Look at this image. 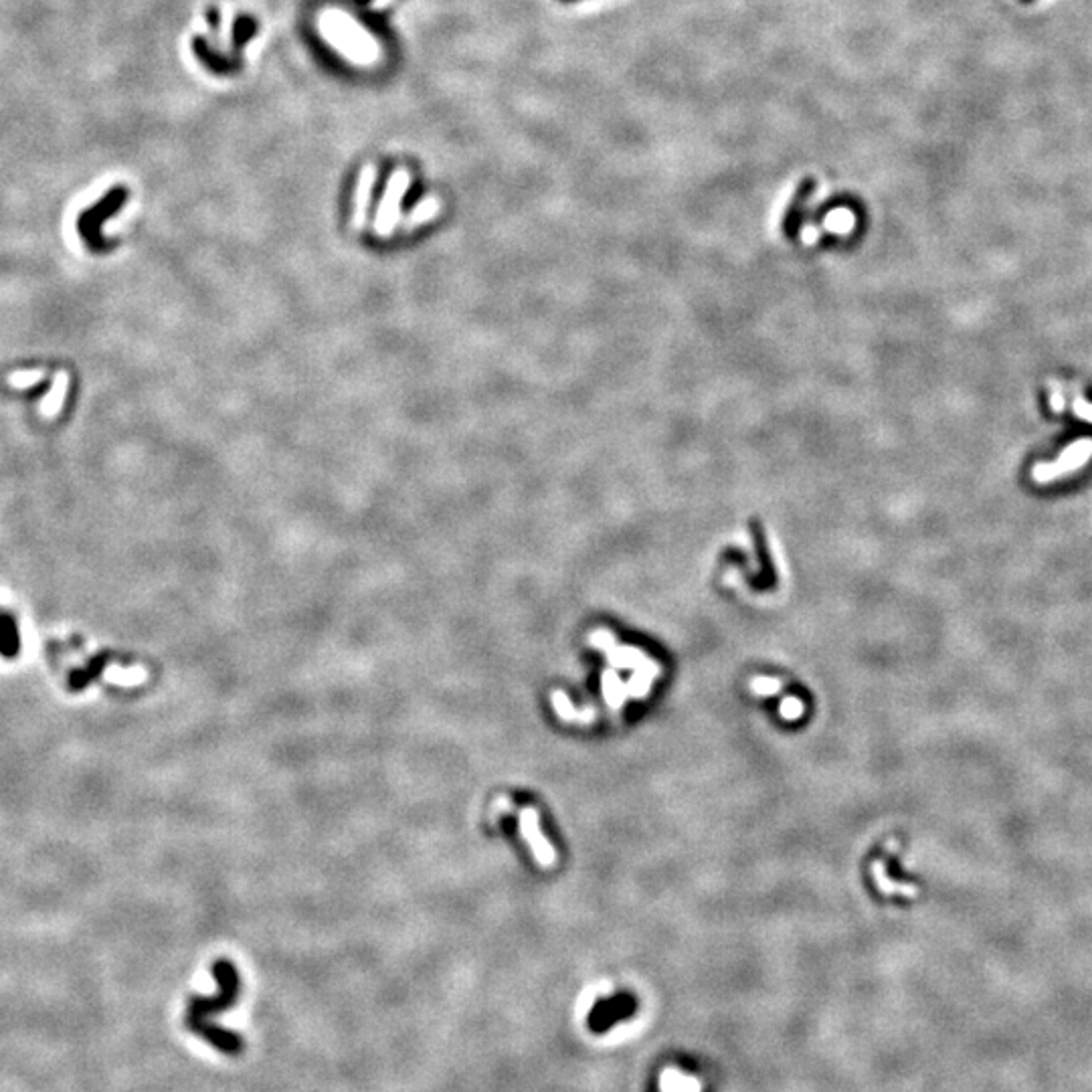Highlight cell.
I'll use <instances>...</instances> for the list:
<instances>
[{"mask_svg":"<svg viewBox=\"0 0 1092 1092\" xmlns=\"http://www.w3.org/2000/svg\"><path fill=\"white\" fill-rule=\"evenodd\" d=\"M213 975H215L219 984V993L215 997H193L189 1001V1007H186L184 1025L186 1030L193 1031L195 1036H199L207 1044L217 1048L225 1056L235 1058L245 1050V1040L241 1038L237 1031L221 1028V1025L213 1024L208 1018L235 1006V1001L239 997V975L235 965L225 961V959L213 965Z\"/></svg>","mask_w":1092,"mask_h":1092,"instance_id":"1","label":"cell"},{"mask_svg":"<svg viewBox=\"0 0 1092 1092\" xmlns=\"http://www.w3.org/2000/svg\"><path fill=\"white\" fill-rule=\"evenodd\" d=\"M409 184L411 174L405 168L394 170L393 177L388 178L385 195H382L375 219V233L378 237H391L394 229H397L400 219V201H403L405 193H407Z\"/></svg>","mask_w":1092,"mask_h":1092,"instance_id":"2","label":"cell"},{"mask_svg":"<svg viewBox=\"0 0 1092 1092\" xmlns=\"http://www.w3.org/2000/svg\"><path fill=\"white\" fill-rule=\"evenodd\" d=\"M635 1012H638V1000L629 993H619L609 1000H597L587 1015V1025L593 1034H605L613 1025L634 1018Z\"/></svg>","mask_w":1092,"mask_h":1092,"instance_id":"3","label":"cell"},{"mask_svg":"<svg viewBox=\"0 0 1092 1092\" xmlns=\"http://www.w3.org/2000/svg\"><path fill=\"white\" fill-rule=\"evenodd\" d=\"M124 201H126V193L122 189L112 190V193H108V196L100 202V205L90 208V211L79 219V233L84 235L85 243L90 245L91 249L97 251L106 247V241H103L100 233L102 223L106 221L108 217L116 215L118 208L122 207Z\"/></svg>","mask_w":1092,"mask_h":1092,"instance_id":"4","label":"cell"},{"mask_svg":"<svg viewBox=\"0 0 1092 1092\" xmlns=\"http://www.w3.org/2000/svg\"><path fill=\"white\" fill-rule=\"evenodd\" d=\"M817 189V180L814 177H805L795 189V193L789 201L787 211L783 215V233L787 239H795L801 231V225L805 221V211H808V202L811 196H814Z\"/></svg>","mask_w":1092,"mask_h":1092,"instance_id":"5","label":"cell"},{"mask_svg":"<svg viewBox=\"0 0 1092 1092\" xmlns=\"http://www.w3.org/2000/svg\"><path fill=\"white\" fill-rule=\"evenodd\" d=\"M375 178H377V168L372 166V164L362 168L359 186H356V193H354V208H353L354 231H360V229L366 225V219H369V207H371L372 189H375Z\"/></svg>","mask_w":1092,"mask_h":1092,"instance_id":"6","label":"cell"},{"mask_svg":"<svg viewBox=\"0 0 1092 1092\" xmlns=\"http://www.w3.org/2000/svg\"><path fill=\"white\" fill-rule=\"evenodd\" d=\"M520 820H523L524 838L528 839L532 852L536 854V860H539L542 866H552L554 864V850H552V846H548V844L545 842V838L540 836L539 814H536V811L532 809V808H528V809L523 811Z\"/></svg>","mask_w":1092,"mask_h":1092,"instance_id":"7","label":"cell"},{"mask_svg":"<svg viewBox=\"0 0 1092 1092\" xmlns=\"http://www.w3.org/2000/svg\"><path fill=\"white\" fill-rule=\"evenodd\" d=\"M108 663H109V651H100V654H96L90 662H87V666L73 669V672L69 674V688L73 690V692L85 690L87 686L96 682V680L102 676Z\"/></svg>","mask_w":1092,"mask_h":1092,"instance_id":"8","label":"cell"},{"mask_svg":"<svg viewBox=\"0 0 1092 1092\" xmlns=\"http://www.w3.org/2000/svg\"><path fill=\"white\" fill-rule=\"evenodd\" d=\"M439 213H441V201H439L437 196H433V195L425 196V199L417 202V205L413 207V211H411L409 215L403 219V231H407V233L415 231V229H419L421 225L433 221V219H435Z\"/></svg>","mask_w":1092,"mask_h":1092,"instance_id":"9","label":"cell"},{"mask_svg":"<svg viewBox=\"0 0 1092 1092\" xmlns=\"http://www.w3.org/2000/svg\"><path fill=\"white\" fill-rule=\"evenodd\" d=\"M20 654V634L16 619L10 613H0V656L13 660Z\"/></svg>","mask_w":1092,"mask_h":1092,"instance_id":"10","label":"cell"},{"mask_svg":"<svg viewBox=\"0 0 1092 1092\" xmlns=\"http://www.w3.org/2000/svg\"><path fill=\"white\" fill-rule=\"evenodd\" d=\"M1080 439H1092V423L1078 419V417H1070V421H1066L1064 431L1058 435V439L1054 441V446L1050 449L1052 458H1056L1062 449H1066L1068 446H1072V443L1080 441Z\"/></svg>","mask_w":1092,"mask_h":1092,"instance_id":"11","label":"cell"},{"mask_svg":"<svg viewBox=\"0 0 1092 1092\" xmlns=\"http://www.w3.org/2000/svg\"><path fill=\"white\" fill-rule=\"evenodd\" d=\"M753 688H755V692H759V694H775L777 690L781 688V684H779L777 680H773V678H755Z\"/></svg>","mask_w":1092,"mask_h":1092,"instance_id":"12","label":"cell"},{"mask_svg":"<svg viewBox=\"0 0 1092 1092\" xmlns=\"http://www.w3.org/2000/svg\"><path fill=\"white\" fill-rule=\"evenodd\" d=\"M801 710H803V704H801L797 698H787L781 706V712L785 718H797L801 715Z\"/></svg>","mask_w":1092,"mask_h":1092,"instance_id":"13","label":"cell"},{"mask_svg":"<svg viewBox=\"0 0 1092 1092\" xmlns=\"http://www.w3.org/2000/svg\"><path fill=\"white\" fill-rule=\"evenodd\" d=\"M1019 3H1022V4H1031V3H1036V0H1019Z\"/></svg>","mask_w":1092,"mask_h":1092,"instance_id":"14","label":"cell"}]
</instances>
